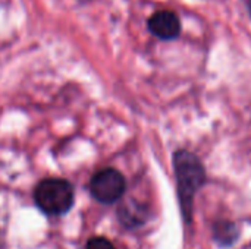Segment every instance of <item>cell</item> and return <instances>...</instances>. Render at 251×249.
<instances>
[{
	"instance_id": "1",
	"label": "cell",
	"mask_w": 251,
	"mask_h": 249,
	"mask_svg": "<svg viewBox=\"0 0 251 249\" xmlns=\"http://www.w3.org/2000/svg\"><path fill=\"white\" fill-rule=\"evenodd\" d=\"M174 169L181 210L185 222H190L194 197L206 182V172L199 157L187 150H179L174 154Z\"/></svg>"
},
{
	"instance_id": "2",
	"label": "cell",
	"mask_w": 251,
	"mask_h": 249,
	"mask_svg": "<svg viewBox=\"0 0 251 249\" xmlns=\"http://www.w3.org/2000/svg\"><path fill=\"white\" fill-rule=\"evenodd\" d=\"M74 186L59 178L41 181L34 189V201L37 207L49 216H62L74 205Z\"/></svg>"
},
{
	"instance_id": "3",
	"label": "cell",
	"mask_w": 251,
	"mask_h": 249,
	"mask_svg": "<svg viewBox=\"0 0 251 249\" xmlns=\"http://www.w3.org/2000/svg\"><path fill=\"white\" fill-rule=\"evenodd\" d=\"M125 189V178L116 169L109 167L99 170L90 181V192L101 204L116 203L124 195Z\"/></svg>"
},
{
	"instance_id": "4",
	"label": "cell",
	"mask_w": 251,
	"mask_h": 249,
	"mask_svg": "<svg viewBox=\"0 0 251 249\" xmlns=\"http://www.w3.org/2000/svg\"><path fill=\"white\" fill-rule=\"evenodd\" d=\"M147 26L153 35L160 40H175L181 34V21L179 18L169 10H160L150 16Z\"/></svg>"
},
{
	"instance_id": "5",
	"label": "cell",
	"mask_w": 251,
	"mask_h": 249,
	"mask_svg": "<svg viewBox=\"0 0 251 249\" xmlns=\"http://www.w3.org/2000/svg\"><path fill=\"white\" fill-rule=\"evenodd\" d=\"M215 239L221 244V245H231L234 244V241L238 238V229L235 225L229 223V222H221L215 226Z\"/></svg>"
},
{
	"instance_id": "6",
	"label": "cell",
	"mask_w": 251,
	"mask_h": 249,
	"mask_svg": "<svg viewBox=\"0 0 251 249\" xmlns=\"http://www.w3.org/2000/svg\"><path fill=\"white\" fill-rule=\"evenodd\" d=\"M85 249H116L113 247V244L106 239V238H101V236H96V238H91L88 242H87V247Z\"/></svg>"
},
{
	"instance_id": "7",
	"label": "cell",
	"mask_w": 251,
	"mask_h": 249,
	"mask_svg": "<svg viewBox=\"0 0 251 249\" xmlns=\"http://www.w3.org/2000/svg\"><path fill=\"white\" fill-rule=\"evenodd\" d=\"M249 12H250V16H251V0H249Z\"/></svg>"
}]
</instances>
